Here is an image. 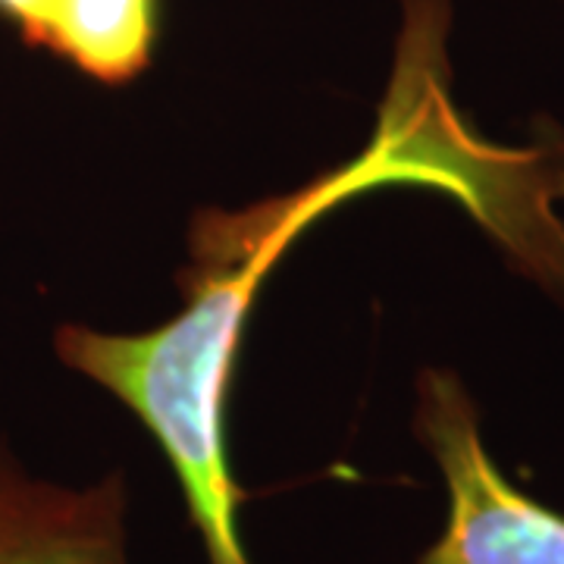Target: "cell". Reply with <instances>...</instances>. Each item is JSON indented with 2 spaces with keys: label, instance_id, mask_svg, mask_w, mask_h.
Wrapping results in <instances>:
<instances>
[{
  "label": "cell",
  "instance_id": "3",
  "mask_svg": "<svg viewBox=\"0 0 564 564\" xmlns=\"http://www.w3.org/2000/svg\"><path fill=\"white\" fill-rule=\"evenodd\" d=\"M126 480L35 477L0 445V564H129Z\"/></svg>",
  "mask_w": 564,
  "mask_h": 564
},
{
  "label": "cell",
  "instance_id": "4",
  "mask_svg": "<svg viewBox=\"0 0 564 564\" xmlns=\"http://www.w3.org/2000/svg\"><path fill=\"white\" fill-rule=\"evenodd\" d=\"M161 35V0H54L39 47L104 85L144 73Z\"/></svg>",
  "mask_w": 564,
  "mask_h": 564
},
{
  "label": "cell",
  "instance_id": "1",
  "mask_svg": "<svg viewBox=\"0 0 564 564\" xmlns=\"http://www.w3.org/2000/svg\"><path fill=\"white\" fill-rule=\"evenodd\" d=\"M448 35L452 0H402L392 73L367 148L295 192L195 217L185 302L173 321L144 333L79 323L57 329L61 361L120 399L154 436L207 564H254L226 445V399L263 280L304 229L389 185L443 192L521 273L564 299V141L502 144L480 135L452 95Z\"/></svg>",
  "mask_w": 564,
  "mask_h": 564
},
{
  "label": "cell",
  "instance_id": "2",
  "mask_svg": "<svg viewBox=\"0 0 564 564\" xmlns=\"http://www.w3.org/2000/svg\"><path fill=\"white\" fill-rule=\"evenodd\" d=\"M414 433L448 496L443 533L417 564H564V514L527 496L489 455L477 404L448 370H423Z\"/></svg>",
  "mask_w": 564,
  "mask_h": 564
},
{
  "label": "cell",
  "instance_id": "5",
  "mask_svg": "<svg viewBox=\"0 0 564 564\" xmlns=\"http://www.w3.org/2000/svg\"><path fill=\"white\" fill-rule=\"evenodd\" d=\"M51 7H54V0H0V17L17 25L22 41L39 47L44 22L51 17Z\"/></svg>",
  "mask_w": 564,
  "mask_h": 564
}]
</instances>
